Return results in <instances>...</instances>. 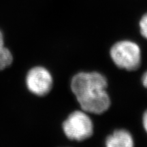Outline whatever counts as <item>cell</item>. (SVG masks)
I'll use <instances>...</instances> for the list:
<instances>
[{"label":"cell","instance_id":"cell-8","mask_svg":"<svg viewBox=\"0 0 147 147\" xmlns=\"http://www.w3.org/2000/svg\"><path fill=\"white\" fill-rule=\"evenodd\" d=\"M142 123L145 131L147 132V110L144 113V115H143Z\"/></svg>","mask_w":147,"mask_h":147},{"label":"cell","instance_id":"cell-2","mask_svg":"<svg viewBox=\"0 0 147 147\" xmlns=\"http://www.w3.org/2000/svg\"><path fill=\"white\" fill-rule=\"evenodd\" d=\"M110 54L113 61L120 68L133 71L140 65V48L130 40H123L115 43L110 49Z\"/></svg>","mask_w":147,"mask_h":147},{"label":"cell","instance_id":"cell-6","mask_svg":"<svg viewBox=\"0 0 147 147\" xmlns=\"http://www.w3.org/2000/svg\"><path fill=\"white\" fill-rule=\"evenodd\" d=\"M13 61L12 55L8 49L3 46L0 47V70L6 68Z\"/></svg>","mask_w":147,"mask_h":147},{"label":"cell","instance_id":"cell-1","mask_svg":"<svg viewBox=\"0 0 147 147\" xmlns=\"http://www.w3.org/2000/svg\"><path fill=\"white\" fill-rule=\"evenodd\" d=\"M107 87V79L97 71L78 73L71 82V91L82 110L96 115L104 113L110 106Z\"/></svg>","mask_w":147,"mask_h":147},{"label":"cell","instance_id":"cell-9","mask_svg":"<svg viewBox=\"0 0 147 147\" xmlns=\"http://www.w3.org/2000/svg\"><path fill=\"white\" fill-rule=\"evenodd\" d=\"M142 83L145 87L147 88V71L143 75L142 77Z\"/></svg>","mask_w":147,"mask_h":147},{"label":"cell","instance_id":"cell-5","mask_svg":"<svg viewBox=\"0 0 147 147\" xmlns=\"http://www.w3.org/2000/svg\"><path fill=\"white\" fill-rule=\"evenodd\" d=\"M106 147H134V140L131 134L125 129L115 130L106 140Z\"/></svg>","mask_w":147,"mask_h":147},{"label":"cell","instance_id":"cell-4","mask_svg":"<svg viewBox=\"0 0 147 147\" xmlns=\"http://www.w3.org/2000/svg\"><path fill=\"white\" fill-rule=\"evenodd\" d=\"M53 83V77L50 71L42 66L33 67L27 74V89L38 96L48 94L52 89Z\"/></svg>","mask_w":147,"mask_h":147},{"label":"cell","instance_id":"cell-3","mask_svg":"<svg viewBox=\"0 0 147 147\" xmlns=\"http://www.w3.org/2000/svg\"><path fill=\"white\" fill-rule=\"evenodd\" d=\"M63 130L65 136L72 140L82 141L91 137L93 133V124L86 112L76 110L64 121Z\"/></svg>","mask_w":147,"mask_h":147},{"label":"cell","instance_id":"cell-7","mask_svg":"<svg viewBox=\"0 0 147 147\" xmlns=\"http://www.w3.org/2000/svg\"><path fill=\"white\" fill-rule=\"evenodd\" d=\"M140 29L142 36L147 40V13L142 16L140 21Z\"/></svg>","mask_w":147,"mask_h":147}]
</instances>
